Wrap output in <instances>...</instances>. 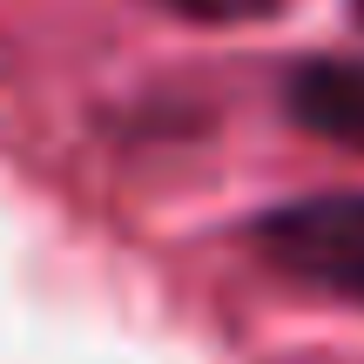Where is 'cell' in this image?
Instances as JSON below:
<instances>
[{"mask_svg":"<svg viewBox=\"0 0 364 364\" xmlns=\"http://www.w3.org/2000/svg\"><path fill=\"white\" fill-rule=\"evenodd\" d=\"M358 21H364V0H358Z\"/></svg>","mask_w":364,"mask_h":364,"instance_id":"obj_4","label":"cell"},{"mask_svg":"<svg viewBox=\"0 0 364 364\" xmlns=\"http://www.w3.org/2000/svg\"><path fill=\"white\" fill-rule=\"evenodd\" d=\"M162 7L189 14V21H263V14H277L284 0H162Z\"/></svg>","mask_w":364,"mask_h":364,"instance_id":"obj_3","label":"cell"},{"mask_svg":"<svg viewBox=\"0 0 364 364\" xmlns=\"http://www.w3.org/2000/svg\"><path fill=\"white\" fill-rule=\"evenodd\" d=\"M257 257L290 284L364 304V196H304L250 230Z\"/></svg>","mask_w":364,"mask_h":364,"instance_id":"obj_1","label":"cell"},{"mask_svg":"<svg viewBox=\"0 0 364 364\" xmlns=\"http://www.w3.org/2000/svg\"><path fill=\"white\" fill-rule=\"evenodd\" d=\"M290 115L331 142L364 149V61H311L290 75Z\"/></svg>","mask_w":364,"mask_h":364,"instance_id":"obj_2","label":"cell"}]
</instances>
